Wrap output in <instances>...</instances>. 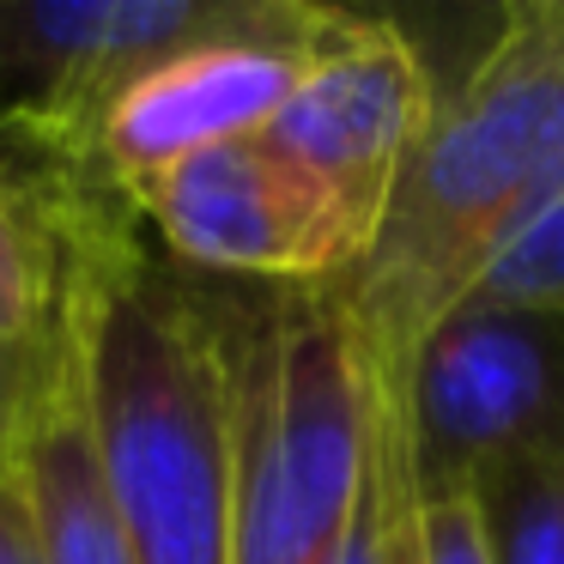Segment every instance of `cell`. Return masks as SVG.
<instances>
[{
	"label": "cell",
	"mask_w": 564,
	"mask_h": 564,
	"mask_svg": "<svg viewBox=\"0 0 564 564\" xmlns=\"http://www.w3.org/2000/svg\"><path fill=\"white\" fill-rule=\"evenodd\" d=\"M128 200L176 268L256 285H334L377 237L365 213L261 140L195 152Z\"/></svg>",
	"instance_id": "6"
},
{
	"label": "cell",
	"mask_w": 564,
	"mask_h": 564,
	"mask_svg": "<svg viewBox=\"0 0 564 564\" xmlns=\"http://www.w3.org/2000/svg\"><path fill=\"white\" fill-rule=\"evenodd\" d=\"M334 25H340V13H328V7L273 0L256 25L171 50L147 74H134L74 140H37L7 116H0V134L55 176L134 195L147 176L171 171L195 152L256 140L297 91L304 67L316 62Z\"/></svg>",
	"instance_id": "4"
},
{
	"label": "cell",
	"mask_w": 564,
	"mask_h": 564,
	"mask_svg": "<svg viewBox=\"0 0 564 564\" xmlns=\"http://www.w3.org/2000/svg\"><path fill=\"white\" fill-rule=\"evenodd\" d=\"M67 352L134 564H231L237 425L225 310L152 261L134 200L104 207L79 237Z\"/></svg>",
	"instance_id": "1"
},
{
	"label": "cell",
	"mask_w": 564,
	"mask_h": 564,
	"mask_svg": "<svg viewBox=\"0 0 564 564\" xmlns=\"http://www.w3.org/2000/svg\"><path fill=\"white\" fill-rule=\"evenodd\" d=\"M128 195L55 176L0 140V346L50 358L67 346L79 237Z\"/></svg>",
	"instance_id": "9"
},
{
	"label": "cell",
	"mask_w": 564,
	"mask_h": 564,
	"mask_svg": "<svg viewBox=\"0 0 564 564\" xmlns=\"http://www.w3.org/2000/svg\"><path fill=\"white\" fill-rule=\"evenodd\" d=\"M273 0H0V116L74 140L116 91L188 43L243 31Z\"/></svg>",
	"instance_id": "7"
},
{
	"label": "cell",
	"mask_w": 564,
	"mask_h": 564,
	"mask_svg": "<svg viewBox=\"0 0 564 564\" xmlns=\"http://www.w3.org/2000/svg\"><path fill=\"white\" fill-rule=\"evenodd\" d=\"M467 297H474V304H498V310L564 316V176L552 188H540V195L491 237Z\"/></svg>",
	"instance_id": "12"
},
{
	"label": "cell",
	"mask_w": 564,
	"mask_h": 564,
	"mask_svg": "<svg viewBox=\"0 0 564 564\" xmlns=\"http://www.w3.org/2000/svg\"><path fill=\"white\" fill-rule=\"evenodd\" d=\"M13 467L31 503L43 564H134L122 534V516L104 486L98 449H91L86 401H79L74 352L62 346L37 406L25 413V431L13 443Z\"/></svg>",
	"instance_id": "10"
},
{
	"label": "cell",
	"mask_w": 564,
	"mask_h": 564,
	"mask_svg": "<svg viewBox=\"0 0 564 564\" xmlns=\"http://www.w3.org/2000/svg\"><path fill=\"white\" fill-rule=\"evenodd\" d=\"M231 346V564H340L382 431V377L328 285L219 297Z\"/></svg>",
	"instance_id": "3"
},
{
	"label": "cell",
	"mask_w": 564,
	"mask_h": 564,
	"mask_svg": "<svg viewBox=\"0 0 564 564\" xmlns=\"http://www.w3.org/2000/svg\"><path fill=\"white\" fill-rule=\"evenodd\" d=\"M558 176L564 7H522L449 91L437 86L370 249L328 285L382 382L406 365L431 322L467 297L491 237Z\"/></svg>",
	"instance_id": "2"
},
{
	"label": "cell",
	"mask_w": 564,
	"mask_h": 564,
	"mask_svg": "<svg viewBox=\"0 0 564 564\" xmlns=\"http://www.w3.org/2000/svg\"><path fill=\"white\" fill-rule=\"evenodd\" d=\"M394 564H413V528H406V516H401V552H394Z\"/></svg>",
	"instance_id": "17"
},
{
	"label": "cell",
	"mask_w": 564,
	"mask_h": 564,
	"mask_svg": "<svg viewBox=\"0 0 564 564\" xmlns=\"http://www.w3.org/2000/svg\"><path fill=\"white\" fill-rule=\"evenodd\" d=\"M431 104H437V79L419 43L389 19L340 13L297 91L256 140L377 225L394 176L406 171L431 122Z\"/></svg>",
	"instance_id": "8"
},
{
	"label": "cell",
	"mask_w": 564,
	"mask_h": 564,
	"mask_svg": "<svg viewBox=\"0 0 564 564\" xmlns=\"http://www.w3.org/2000/svg\"><path fill=\"white\" fill-rule=\"evenodd\" d=\"M382 389L413 498L510 455H564V316L462 297Z\"/></svg>",
	"instance_id": "5"
},
{
	"label": "cell",
	"mask_w": 564,
	"mask_h": 564,
	"mask_svg": "<svg viewBox=\"0 0 564 564\" xmlns=\"http://www.w3.org/2000/svg\"><path fill=\"white\" fill-rule=\"evenodd\" d=\"M401 516H406V467L394 449V419H389V389H382V431H377V462H370L365 498H358L352 534H346L340 564H394L401 552Z\"/></svg>",
	"instance_id": "13"
},
{
	"label": "cell",
	"mask_w": 564,
	"mask_h": 564,
	"mask_svg": "<svg viewBox=\"0 0 564 564\" xmlns=\"http://www.w3.org/2000/svg\"><path fill=\"white\" fill-rule=\"evenodd\" d=\"M55 358H62V352L31 358V352L0 346V406H7V413H31L37 394H43V382H50V370H55Z\"/></svg>",
	"instance_id": "16"
},
{
	"label": "cell",
	"mask_w": 564,
	"mask_h": 564,
	"mask_svg": "<svg viewBox=\"0 0 564 564\" xmlns=\"http://www.w3.org/2000/svg\"><path fill=\"white\" fill-rule=\"evenodd\" d=\"M491 564H564V455H510L467 479Z\"/></svg>",
	"instance_id": "11"
},
{
	"label": "cell",
	"mask_w": 564,
	"mask_h": 564,
	"mask_svg": "<svg viewBox=\"0 0 564 564\" xmlns=\"http://www.w3.org/2000/svg\"><path fill=\"white\" fill-rule=\"evenodd\" d=\"M406 528H413V564H491L467 491H431V498L406 491Z\"/></svg>",
	"instance_id": "14"
},
{
	"label": "cell",
	"mask_w": 564,
	"mask_h": 564,
	"mask_svg": "<svg viewBox=\"0 0 564 564\" xmlns=\"http://www.w3.org/2000/svg\"><path fill=\"white\" fill-rule=\"evenodd\" d=\"M0 564H43L37 528H31V503H25V486H19L13 455L0 462Z\"/></svg>",
	"instance_id": "15"
}]
</instances>
